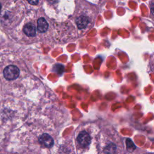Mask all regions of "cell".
I'll list each match as a JSON object with an SVG mask.
<instances>
[{"label": "cell", "mask_w": 154, "mask_h": 154, "mask_svg": "<svg viewBox=\"0 0 154 154\" xmlns=\"http://www.w3.org/2000/svg\"><path fill=\"white\" fill-rule=\"evenodd\" d=\"M149 72L154 73V53L151 55L149 63Z\"/></svg>", "instance_id": "9c48e42d"}, {"label": "cell", "mask_w": 154, "mask_h": 154, "mask_svg": "<svg viewBox=\"0 0 154 154\" xmlns=\"http://www.w3.org/2000/svg\"><path fill=\"white\" fill-rule=\"evenodd\" d=\"M19 73L20 71L18 67L14 65L7 66L3 71L4 78L9 81L16 79L19 76Z\"/></svg>", "instance_id": "6da1fadb"}, {"label": "cell", "mask_w": 154, "mask_h": 154, "mask_svg": "<svg viewBox=\"0 0 154 154\" xmlns=\"http://www.w3.org/2000/svg\"><path fill=\"white\" fill-rule=\"evenodd\" d=\"M23 30L24 33L28 37H34L36 34L35 27L31 23H28L25 25L23 27Z\"/></svg>", "instance_id": "277c9868"}, {"label": "cell", "mask_w": 154, "mask_h": 154, "mask_svg": "<svg viewBox=\"0 0 154 154\" xmlns=\"http://www.w3.org/2000/svg\"><path fill=\"white\" fill-rule=\"evenodd\" d=\"M88 22L89 20L88 17L84 16H81L76 19V23L79 29H83L86 27Z\"/></svg>", "instance_id": "8992f818"}, {"label": "cell", "mask_w": 154, "mask_h": 154, "mask_svg": "<svg viewBox=\"0 0 154 154\" xmlns=\"http://www.w3.org/2000/svg\"><path fill=\"white\" fill-rule=\"evenodd\" d=\"M1 4H0V11H1Z\"/></svg>", "instance_id": "7c38bea8"}, {"label": "cell", "mask_w": 154, "mask_h": 154, "mask_svg": "<svg viewBox=\"0 0 154 154\" xmlns=\"http://www.w3.org/2000/svg\"><path fill=\"white\" fill-rule=\"evenodd\" d=\"M48 28V23L47 21L43 17L39 18L37 20V29L39 32H45Z\"/></svg>", "instance_id": "5b68a950"}, {"label": "cell", "mask_w": 154, "mask_h": 154, "mask_svg": "<svg viewBox=\"0 0 154 154\" xmlns=\"http://www.w3.org/2000/svg\"><path fill=\"white\" fill-rule=\"evenodd\" d=\"M78 141L82 147L88 146L91 142V138L89 134L85 131L81 132L78 136Z\"/></svg>", "instance_id": "7a4b0ae2"}, {"label": "cell", "mask_w": 154, "mask_h": 154, "mask_svg": "<svg viewBox=\"0 0 154 154\" xmlns=\"http://www.w3.org/2000/svg\"><path fill=\"white\" fill-rule=\"evenodd\" d=\"M49 2L51 3V4H54V3H56L59 0H48Z\"/></svg>", "instance_id": "8fae6325"}, {"label": "cell", "mask_w": 154, "mask_h": 154, "mask_svg": "<svg viewBox=\"0 0 154 154\" xmlns=\"http://www.w3.org/2000/svg\"><path fill=\"white\" fill-rule=\"evenodd\" d=\"M39 143L46 147H51L54 144V140L51 136L48 134H43L38 138Z\"/></svg>", "instance_id": "3957f363"}, {"label": "cell", "mask_w": 154, "mask_h": 154, "mask_svg": "<svg viewBox=\"0 0 154 154\" xmlns=\"http://www.w3.org/2000/svg\"><path fill=\"white\" fill-rule=\"evenodd\" d=\"M53 70L58 74H61L64 72V66L60 64H56L54 66Z\"/></svg>", "instance_id": "ba28073f"}, {"label": "cell", "mask_w": 154, "mask_h": 154, "mask_svg": "<svg viewBox=\"0 0 154 154\" xmlns=\"http://www.w3.org/2000/svg\"><path fill=\"white\" fill-rule=\"evenodd\" d=\"M27 1L31 5H37L38 1V0H27Z\"/></svg>", "instance_id": "30bf717a"}, {"label": "cell", "mask_w": 154, "mask_h": 154, "mask_svg": "<svg viewBox=\"0 0 154 154\" xmlns=\"http://www.w3.org/2000/svg\"><path fill=\"white\" fill-rule=\"evenodd\" d=\"M116 146L114 144L108 145L104 149V152L106 154H113L116 151Z\"/></svg>", "instance_id": "52a82bcc"}]
</instances>
